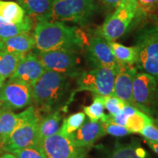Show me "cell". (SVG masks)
I'll return each mask as SVG.
<instances>
[{
    "label": "cell",
    "instance_id": "cell-18",
    "mask_svg": "<svg viewBox=\"0 0 158 158\" xmlns=\"http://www.w3.org/2000/svg\"><path fill=\"white\" fill-rule=\"evenodd\" d=\"M62 119V109L47 114L46 116L40 119L38 136L40 144L45 138L54 135L59 131L61 127Z\"/></svg>",
    "mask_w": 158,
    "mask_h": 158
},
{
    "label": "cell",
    "instance_id": "cell-40",
    "mask_svg": "<svg viewBox=\"0 0 158 158\" xmlns=\"http://www.w3.org/2000/svg\"><path fill=\"white\" fill-rule=\"evenodd\" d=\"M0 150H1V141H0Z\"/></svg>",
    "mask_w": 158,
    "mask_h": 158
},
{
    "label": "cell",
    "instance_id": "cell-29",
    "mask_svg": "<svg viewBox=\"0 0 158 158\" xmlns=\"http://www.w3.org/2000/svg\"><path fill=\"white\" fill-rule=\"evenodd\" d=\"M105 108H106L110 115H114L123 109L127 102L114 95L102 96ZM128 104V103H127Z\"/></svg>",
    "mask_w": 158,
    "mask_h": 158
},
{
    "label": "cell",
    "instance_id": "cell-37",
    "mask_svg": "<svg viewBox=\"0 0 158 158\" xmlns=\"http://www.w3.org/2000/svg\"><path fill=\"white\" fill-rule=\"evenodd\" d=\"M154 124H155V125L157 126V127H158V118H156V119L154 120Z\"/></svg>",
    "mask_w": 158,
    "mask_h": 158
},
{
    "label": "cell",
    "instance_id": "cell-4",
    "mask_svg": "<svg viewBox=\"0 0 158 158\" xmlns=\"http://www.w3.org/2000/svg\"><path fill=\"white\" fill-rule=\"evenodd\" d=\"M138 68L155 78L158 84V23H149L135 35Z\"/></svg>",
    "mask_w": 158,
    "mask_h": 158
},
{
    "label": "cell",
    "instance_id": "cell-15",
    "mask_svg": "<svg viewBox=\"0 0 158 158\" xmlns=\"http://www.w3.org/2000/svg\"><path fill=\"white\" fill-rule=\"evenodd\" d=\"M106 134L101 122H92L87 118L81 127L72 134V136L78 146L89 149Z\"/></svg>",
    "mask_w": 158,
    "mask_h": 158
},
{
    "label": "cell",
    "instance_id": "cell-10",
    "mask_svg": "<svg viewBox=\"0 0 158 158\" xmlns=\"http://www.w3.org/2000/svg\"><path fill=\"white\" fill-rule=\"evenodd\" d=\"M41 147L48 158H86L89 148L78 146L72 135L60 131L45 138Z\"/></svg>",
    "mask_w": 158,
    "mask_h": 158
},
{
    "label": "cell",
    "instance_id": "cell-3",
    "mask_svg": "<svg viewBox=\"0 0 158 158\" xmlns=\"http://www.w3.org/2000/svg\"><path fill=\"white\" fill-rule=\"evenodd\" d=\"M98 10L95 0H55L50 13L43 21L84 26L92 21Z\"/></svg>",
    "mask_w": 158,
    "mask_h": 158
},
{
    "label": "cell",
    "instance_id": "cell-8",
    "mask_svg": "<svg viewBox=\"0 0 158 158\" xmlns=\"http://www.w3.org/2000/svg\"><path fill=\"white\" fill-rule=\"evenodd\" d=\"M134 106L149 116L158 114V84L146 73L135 74L133 86Z\"/></svg>",
    "mask_w": 158,
    "mask_h": 158
},
{
    "label": "cell",
    "instance_id": "cell-16",
    "mask_svg": "<svg viewBox=\"0 0 158 158\" xmlns=\"http://www.w3.org/2000/svg\"><path fill=\"white\" fill-rule=\"evenodd\" d=\"M35 47L34 37L29 33L0 39V51L3 52L25 55L31 52Z\"/></svg>",
    "mask_w": 158,
    "mask_h": 158
},
{
    "label": "cell",
    "instance_id": "cell-17",
    "mask_svg": "<svg viewBox=\"0 0 158 158\" xmlns=\"http://www.w3.org/2000/svg\"><path fill=\"white\" fill-rule=\"evenodd\" d=\"M55 0H17L26 14L37 21H43L50 13Z\"/></svg>",
    "mask_w": 158,
    "mask_h": 158
},
{
    "label": "cell",
    "instance_id": "cell-9",
    "mask_svg": "<svg viewBox=\"0 0 158 158\" xmlns=\"http://www.w3.org/2000/svg\"><path fill=\"white\" fill-rule=\"evenodd\" d=\"M116 71L108 68H93L83 71L77 77V89L89 91L96 95H113Z\"/></svg>",
    "mask_w": 158,
    "mask_h": 158
},
{
    "label": "cell",
    "instance_id": "cell-6",
    "mask_svg": "<svg viewBox=\"0 0 158 158\" xmlns=\"http://www.w3.org/2000/svg\"><path fill=\"white\" fill-rule=\"evenodd\" d=\"M140 12L136 0H122L100 29V35L108 41H115L125 34Z\"/></svg>",
    "mask_w": 158,
    "mask_h": 158
},
{
    "label": "cell",
    "instance_id": "cell-14",
    "mask_svg": "<svg viewBox=\"0 0 158 158\" xmlns=\"http://www.w3.org/2000/svg\"><path fill=\"white\" fill-rule=\"evenodd\" d=\"M136 73L137 68L134 65L119 63L114 79L113 95L133 106V86Z\"/></svg>",
    "mask_w": 158,
    "mask_h": 158
},
{
    "label": "cell",
    "instance_id": "cell-12",
    "mask_svg": "<svg viewBox=\"0 0 158 158\" xmlns=\"http://www.w3.org/2000/svg\"><path fill=\"white\" fill-rule=\"evenodd\" d=\"M86 56L92 69L108 68L116 71L119 65L112 53L108 41L101 35L90 39L86 48Z\"/></svg>",
    "mask_w": 158,
    "mask_h": 158
},
{
    "label": "cell",
    "instance_id": "cell-34",
    "mask_svg": "<svg viewBox=\"0 0 158 158\" xmlns=\"http://www.w3.org/2000/svg\"><path fill=\"white\" fill-rule=\"evenodd\" d=\"M147 144L149 145V147L151 148L152 150L155 152V154H157L158 155V143H153V142H149L147 141Z\"/></svg>",
    "mask_w": 158,
    "mask_h": 158
},
{
    "label": "cell",
    "instance_id": "cell-24",
    "mask_svg": "<svg viewBox=\"0 0 158 158\" xmlns=\"http://www.w3.org/2000/svg\"><path fill=\"white\" fill-rule=\"evenodd\" d=\"M24 55L0 51V77L6 80L15 72L18 64Z\"/></svg>",
    "mask_w": 158,
    "mask_h": 158
},
{
    "label": "cell",
    "instance_id": "cell-27",
    "mask_svg": "<svg viewBox=\"0 0 158 158\" xmlns=\"http://www.w3.org/2000/svg\"><path fill=\"white\" fill-rule=\"evenodd\" d=\"M105 106L102 96L95 95L93 102L88 106L84 107V113L92 122H99L103 118Z\"/></svg>",
    "mask_w": 158,
    "mask_h": 158
},
{
    "label": "cell",
    "instance_id": "cell-28",
    "mask_svg": "<svg viewBox=\"0 0 158 158\" xmlns=\"http://www.w3.org/2000/svg\"><path fill=\"white\" fill-rule=\"evenodd\" d=\"M11 154L16 158H48L40 144L16 150Z\"/></svg>",
    "mask_w": 158,
    "mask_h": 158
},
{
    "label": "cell",
    "instance_id": "cell-31",
    "mask_svg": "<svg viewBox=\"0 0 158 158\" xmlns=\"http://www.w3.org/2000/svg\"><path fill=\"white\" fill-rule=\"evenodd\" d=\"M139 133L147 140V141L158 143V127L154 123L147 124Z\"/></svg>",
    "mask_w": 158,
    "mask_h": 158
},
{
    "label": "cell",
    "instance_id": "cell-38",
    "mask_svg": "<svg viewBox=\"0 0 158 158\" xmlns=\"http://www.w3.org/2000/svg\"><path fill=\"white\" fill-rule=\"evenodd\" d=\"M2 102H0V108H2Z\"/></svg>",
    "mask_w": 158,
    "mask_h": 158
},
{
    "label": "cell",
    "instance_id": "cell-5",
    "mask_svg": "<svg viewBox=\"0 0 158 158\" xmlns=\"http://www.w3.org/2000/svg\"><path fill=\"white\" fill-rule=\"evenodd\" d=\"M21 119L2 147L1 151L12 153L16 150L40 144L38 127L40 117L34 106L21 112Z\"/></svg>",
    "mask_w": 158,
    "mask_h": 158
},
{
    "label": "cell",
    "instance_id": "cell-35",
    "mask_svg": "<svg viewBox=\"0 0 158 158\" xmlns=\"http://www.w3.org/2000/svg\"><path fill=\"white\" fill-rule=\"evenodd\" d=\"M0 158H16V157H15L13 154L5 152V154H3L1 157H0Z\"/></svg>",
    "mask_w": 158,
    "mask_h": 158
},
{
    "label": "cell",
    "instance_id": "cell-33",
    "mask_svg": "<svg viewBox=\"0 0 158 158\" xmlns=\"http://www.w3.org/2000/svg\"><path fill=\"white\" fill-rule=\"evenodd\" d=\"M101 2L110 8H116L122 0H100Z\"/></svg>",
    "mask_w": 158,
    "mask_h": 158
},
{
    "label": "cell",
    "instance_id": "cell-7",
    "mask_svg": "<svg viewBox=\"0 0 158 158\" xmlns=\"http://www.w3.org/2000/svg\"><path fill=\"white\" fill-rule=\"evenodd\" d=\"M45 70L58 73L69 78L78 77L80 70L79 51L72 49H57L48 51H35Z\"/></svg>",
    "mask_w": 158,
    "mask_h": 158
},
{
    "label": "cell",
    "instance_id": "cell-13",
    "mask_svg": "<svg viewBox=\"0 0 158 158\" xmlns=\"http://www.w3.org/2000/svg\"><path fill=\"white\" fill-rule=\"evenodd\" d=\"M45 71L44 66L36 54L29 52L20 60L15 72L8 80L23 82L32 86Z\"/></svg>",
    "mask_w": 158,
    "mask_h": 158
},
{
    "label": "cell",
    "instance_id": "cell-1",
    "mask_svg": "<svg viewBox=\"0 0 158 158\" xmlns=\"http://www.w3.org/2000/svg\"><path fill=\"white\" fill-rule=\"evenodd\" d=\"M35 51L57 49L80 51L86 43L83 31L58 21H37L32 33Z\"/></svg>",
    "mask_w": 158,
    "mask_h": 158
},
{
    "label": "cell",
    "instance_id": "cell-32",
    "mask_svg": "<svg viewBox=\"0 0 158 158\" xmlns=\"http://www.w3.org/2000/svg\"><path fill=\"white\" fill-rule=\"evenodd\" d=\"M141 13L147 15L158 9V0H136Z\"/></svg>",
    "mask_w": 158,
    "mask_h": 158
},
{
    "label": "cell",
    "instance_id": "cell-30",
    "mask_svg": "<svg viewBox=\"0 0 158 158\" xmlns=\"http://www.w3.org/2000/svg\"><path fill=\"white\" fill-rule=\"evenodd\" d=\"M102 124H103L106 133L107 134H109L110 135L116 136V137H122V136L127 135L128 134H130L129 130L127 129V127H124V126L108 123V122L102 123Z\"/></svg>",
    "mask_w": 158,
    "mask_h": 158
},
{
    "label": "cell",
    "instance_id": "cell-25",
    "mask_svg": "<svg viewBox=\"0 0 158 158\" xmlns=\"http://www.w3.org/2000/svg\"><path fill=\"white\" fill-rule=\"evenodd\" d=\"M152 123L154 120L151 116L138 109L127 118L125 127L129 130L130 133H139L145 126Z\"/></svg>",
    "mask_w": 158,
    "mask_h": 158
},
{
    "label": "cell",
    "instance_id": "cell-22",
    "mask_svg": "<svg viewBox=\"0 0 158 158\" xmlns=\"http://www.w3.org/2000/svg\"><path fill=\"white\" fill-rule=\"evenodd\" d=\"M26 15L24 10L18 2L0 0V19L6 22L20 23Z\"/></svg>",
    "mask_w": 158,
    "mask_h": 158
},
{
    "label": "cell",
    "instance_id": "cell-21",
    "mask_svg": "<svg viewBox=\"0 0 158 158\" xmlns=\"http://www.w3.org/2000/svg\"><path fill=\"white\" fill-rule=\"evenodd\" d=\"M112 53L121 64L135 65L138 62V49L135 46L128 47L115 41H108Z\"/></svg>",
    "mask_w": 158,
    "mask_h": 158
},
{
    "label": "cell",
    "instance_id": "cell-26",
    "mask_svg": "<svg viewBox=\"0 0 158 158\" xmlns=\"http://www.w3.org/2000/svg\"><path fill=\"white\" fill-rule=\"evenodd\" d=\"M86 120V114L84 112L72 114L64 118L60 127V131L67 135H72L84 123Z\"/></svg>",
    "mask_w": 158,
    "mask_h": 158
},
{
    "label": "cell",
    "instance_id": "cell-2",
    "mask_svg": "<svg viewBox=\"0 0 158 158\" xmlns=\"http://www.w3.org/2000/svg\"><path fill=\"white\" fill-rule=\"evenodd\" d=\"M69 78L54 71H45L31 86L33 103L37 112L47 114L61 109L70 91Z\"/></svg>",
    "mask_w": 158,
    "mask_h": 158
},
{
    "label": "cell",
    "instance_id": "cell-19",
    "mask_svg": "<svg viewBox=\"0 0 158 158\" xmlns=\"http://www.w3.org/2000/svg\"><path fill=\"white\" fill-rule=\"evenodd\" d=\"M35 22L32 18L26 15L21 22L17 23L6 22L0 19V39L8 38L15 35L29 33L34 29Z\"/></svg>",
    "mask_w": 158,
    "mask_h": 158
},
{
    "label": "cell",
    "instance_id": "cell-11",
    "mask_svg": "<svg viewBox=\"0 0 158 158\" xmlns=\"http://www.w3.org/2000/svg\"><path fill=\"white\" fill-rule=\"evenodd\" d=\"M0 102L2 108L10 110L29 107L33 103L31 86L8 80L0 88Z\"/></svg>",
    "mask_w": 158,
    "mask_h": 158
},
{
    "label": "cell",
    "instance_id": "cell-39",
    "mask_svg": "<svg viewBox=\"0 0 158 158\" xmlns=\"http://www.w3.org/2000/svg\"><path fill=\"white\" fill-rule=\"evenodd\" d=\"M157 21H158V12H157Z\"/></svg>",
    "mask_w": 158,
    "mask_h": 158
},
{
    "label": "cell",
    "instance_id": "cell-36",
    "mask_svg": "<svg viewBox=\"0 0 158 158\" xmlns=\"http://www.w3.org/2000/svg\"><path fill=\"white\" fill-rule=\"evenodd\" d=\"M5 79L0 77V88H1L2 86V85L4 84V83H5Z\"/></svg>",
    "mask_w": 158,
    "mask_h": 158
},
{
    "label": "cell",
    "instance_id": "cell-20",
    "mask_svg": "<svg viewBox=\"0 0 158 158\" xmlns=\"http://www.w3.org/2000/svg\"><path fill=\"white\" fill-rule=\"evenodd\" d=\"M21 119V114H15L13 110L0 108V141L2 147L15 129Z\"/></svg>",
    "mask_w": 158,
    "mask_h": 158
},
{
    "label": "cell",
    "instance_id": "cell-23",
    "mask_svg": "<svg viewBox=\"0 0 158 158\" xmlns=\"http://www.w3.org/2000/svg\"><path fill=\"white\" fill-rule=\"evenodd\" d=\"M147 155L145 149L133 142L116 146L109 158H147Z\"/></svg>",
    "mask_w": 158,
    "mask_h": 158
}]
</instances>
